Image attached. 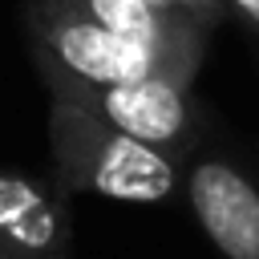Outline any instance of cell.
Here are the masks:
<instances>
[{
	"instance_id": "obj_5",
	"label": "cell",
	"mask_w": 259,
	"mask_h": 259,
	"mask_svg": "<svg viewBox=\"0 0 259 259\" xmlns=\"http://www.w3.org/2000/svg\"><path fill=\"white\" fill-rule=\"evenodd\" d=\"M186 198L223 259H259V186L223 154H202L186 170Z\"/></svg>"
},
{
	"instance_id": "obj_3",
	"label": "cell",
	"mask_w": 259,
	"mask_h": 259,
	"mask_svg": "<svg viewBox=\"0 0 259 259\" xmlns=\"http://www.w3.org/2000/svg\"><path fill=\"white\" fill-rule=\"evenodd\" d=\"M49 97L73 101V105L89 109L93 117L109 121L113 130L174 154L178 162L190 158V150H194L198 109L190 101L186 81H174V77H150V81H125V85L61 81V85H49Z\"/></svg>"
},
{
	"instance_id": "obj_1",
	"label": "cell",
	"mask_w": 259,
	"mask_h": 259,
	"mask_svg": "<svg viewBox=\"0 0 259 259\" xmlns=\"http://www.w3.org/2000/svg\"><path fill=\"white\" fill-rule=\"evenodd\" d=\"M53 174L69 194H101L117 202H166L186 182L182 162L146 146L73 101L49 105Z\"/></svg>"
},
{
	"instance_id": "obj_4",
	"label": "cell",
	"mask_w": 259,
	"mask_h": 259,
	"mask_svg": "<svg viewBox=\"0 0 259 259\" xmlns=\"http://www.w3.org/2000/svg\"><path fill=\"white\" fill-rule=\"evenodd\" d=\"M0 259H73L69 190L0 166Z\"/></svg>"
},
{
	"instance_id": "obj_2",
	"label": "cell",
	"mask_w": 259,
	"mask_h": 259,
	"mask_svg": "<svg viewBox=\"0 0 259 259\" xmlns=\"http://www.w3.org/2000/svg\"><path fill=\"white\" fill-rule=\"evenodd\" d=\"M24 32H28V49L45 89L61 81L125 85V81H150V77H174L194 85L198 77V65L105 28L101 20L81 12L73 0H24Z\"/></svg>"
},
{
	"instance_id": "obj_6",
	"label": "cell",
	"mask_w": 259,
	"mask_h": 259,
	"mask_svg": "<svg viewBox=\"0 0 259 259\" xmlns=\"http://www.w3.org/2000/svg\"><path fill=\"white\" fill-rule=\"evenodd\" d=\"M154 4H174V8H186V12H194V16L210 20V24H219V20L227 16V0H154Z\"/></svg>"
},
{
	"instance_id": "obj_7",
	"label": "cell",
	"mask_w": 259,
	"mask_h": 259,
	"mask_svg": "<svg viewBox=\"0 0 259 259\" xmlns=\"http://www.w3.org/2000/svg\"><path fill=\"white\" fill-rule=\"evenodd\" d=\"M227 8H235L247 24H255V28H259V0H227Z\"/></svg>"
}]
</instances>
